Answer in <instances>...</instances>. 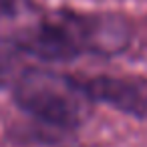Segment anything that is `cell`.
I'll list each match as a JSON object with an SVG mask.
<instances>
[{
	"instance_id": "obj_1",
	"label": "cell",
	"mask_w": 147,
	"mask_h": 147,
	"mask_svg": "<svg viewBox=\"0 0 147 147\" xmlns=\"http://www.w3.org/2000/svg\"><path fill=\"white\" fill-rule=\"evenodd\" d=\"M14 99L22 111L47 127L73 129L85 123L91 101L79 79L47 69H26L16 77Z\"/></svg>"
},
{
	"instance_id": "obj_2",
	"label": "cell",
	"mask_w": 147,
	"mask_h": 147,
	"mask_svg": "<svg viewBox=\"0 0 147 147\" xmlns=\"http://www.w3.org/2000/svg\"><path fill=\"white\" fill-rule=\"evenodd\" d=\"M18 53L45 63H63L83 55L75 26L71 22V12L57 14L18 36L14 42Z\"/></svg>"
},
{
	"instance_id": "obj_3",
	"label": "cell",
	"mask_w": 147,
	"mask_h": 147,
	"mask_svg": "<svg viewBox=\"0 0 147 147\" xmlns=\"http://www.w3.org/2000/svg\"><path fill=\"white\" fill-rule=\"evenodd\" d=\"M79 85L91 103H105L133 117L147 115V83L143 81L99 75L79 79Z\"/></svg>"
},
{
	"instance_id": "obj_4",
	"label": "cell",
	"mask_w": 147,
	"mask_h": 147,
	"mask_svg": "<svg viewBox=\"0 0 147 147\" xmlns=\"http://www.w3.org/2000/svg\"><path fill=\"white\" fill-rule=\"evenodd\" d=\"M71 20L81 45L83 55H117L129 42V26L123 18L113 14H77L71 12Z\"/></svg>"
},
{
	"instance_id": "obj_5",
	"label": "cell",
	"mask_w": 147,
	"mask_h": 147,
	"mask_svg": "<svg viewBox=\"0 0 147 147\" xmlns=\"http://www.w3.org/2000/svg\"><path fill=\"white\" fill-rule=\"evenodd\" d=\"M18 55L20 53L14 42L0 38V85H6L14 77V63Z\"/></svg>"
},
{
	"instance_id": "obj_6",
	"label": "cell",
	"mask_w": 147,
	"mask_h": 147,
	"mask_svg": "<svg viewBox=\"0 0 147 147\" xmlns=\"http://www.w3.org/2000/svg\"><path fill=\"white\" fill-rule=\"evenodd\" d=\"M24 2L26 0H0V20L16 16L22 10Z\"/></svg>"
}]
</instances>
